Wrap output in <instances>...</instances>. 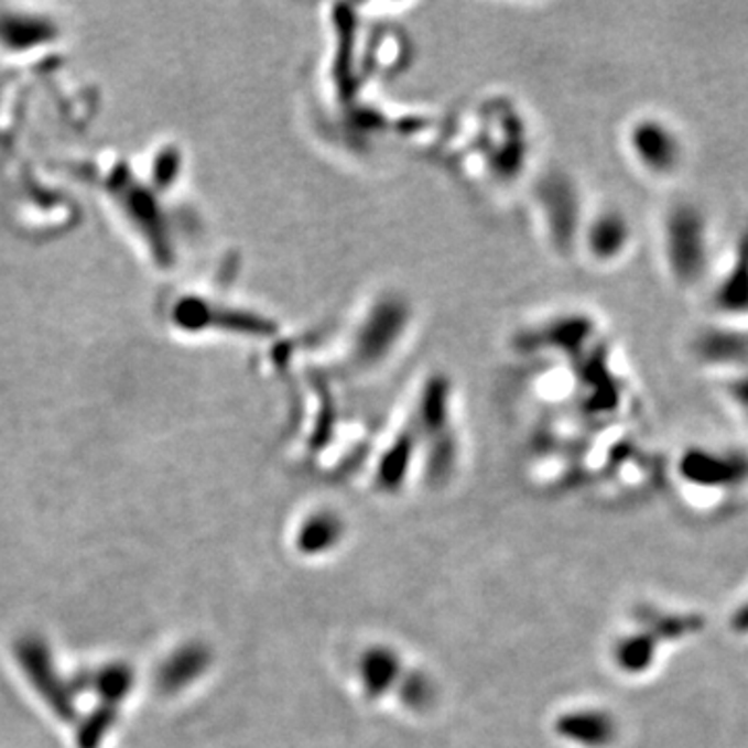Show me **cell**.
Returning a JSON list of instances; mask_svg holds the SVG:
<instances>
[{"instance_id":"obj_1","label":"cell","mask_w":748,"mask_h":748,"mask_svg":"<svg viewBox=\"0 0 748 748\" xmlns=\"http://www.w3.org/2000/svg\"><path fill=\"white\" fill-rule=\"evenodd\" d=\"M665 254L670 271L684 285L703 279L709 264L707 220L693 204H677L665 220Z\"/></svg>"},{"instance_id":"obj_2","label":"cell","mask_w":748,"mask_h":748,"mask_svg":"<svg viewBox=\"0 0 748 748\" xmlns=\"http://www.w3.org/2000/svg\"><path fill=\"white\" fill-rule=\"evenodd\" d=\"M630 148L644 171L668 177L682 165L684 148L674 129L659 119H642L630 129Z\"/></svg>"},{"instance_id":"obj_3","label":"cell","mask_w":748,"mask_h":748,"mask_svg":"<svg viewBox=\"0 0 748 748\" xmlns=\"http://www.w3.org/2000/svg\"><path fill=\"white\" fill-rule=\"evenodd\" d=\"M694 354L705 365L747 370L748 329L712 327V329L701 330V335L694 342Z\"/></svg>"},{"instance_id":"obj_4","label":"cell","mask_w":748,"mask_h":748,"mask_svg":"<svg viewBox=\"0 0 748 748\" xmlns=\"http://www.w3.org/2000/svg\"><path fill=\"white\" fill-rule=\"evenodd\" d=\"M715 306L726 314H747L748 311V220L736 243L730 271L715 292Z\"/></svg>"},{"instance_id":"obj_5","label":"cell","mask_w":748,"mask_h":748,"mask_svg":"<svg viewBox=\"0 0 748 748\" xmlns=\"http://www.w3.org/2000/svg\"><path fill=\"white\" fill-rule=\"evenodd\" d=\"M358 674L370 698L387 694L402 677V658L391 647H370L358 661Z\"/></svg>"},{"instance_id":"obj_6","label":"cell","mask_w":748,"mask_h":748,"mask_svg":"<svg viewBox=\"0 0 748 748\" xmlns=\"http://www.w3.org/2000/svg\"><path fill=\"white\" fill-rule=\"evenodd\" d=\"M557 734L583 747H603L611 738V719L601 712L567 713L557 724Z\"/></svg>"},{"instance_id":"obj_7","label":"cell","mask_w":748,"mask_h":748,"mask_svg":"<svg viewBox=\"0 0 748 748\" xmlns=\"http://www.w3.org/2000/svg\"><path fill=\"white\" fill-rule=\"evenodd\" d=\"M628 239H630V229L621 215H616V213L603 215L590 229V248H593L590 252L603 260H611L624 252Z\"/></svg>"},{"instance_id":"obj_8","label":"cell","mask_w":748,"mask_h":748,"mask_svg":"<svg viewBox=\"0 0 748 748\" xmlns=\"http://www.w3.org/2000/svg\"><path fill=\"white\" fill-rule=\"evenodd\" d=\"M342 522L330 516V513H316V518L304 529L302 548L311 551H327V548H335L337 541L342 539Z\"/></svg>"},{"instance_id":"obj_9","label":"cell","mask_w":748,"mask_h":748,"mask_svg":"<svg viewBox=\"0 0 748 748\" xmlns=\"http://www.w3.org/2000/svg\"><path fill=\"white\" fill-rule=\"evenodd\" d=\"M726 391H728V398L731 402L748 412V368L747 370H738L734 377L726 381Z\"/></svg>"},{"instance_id":"obj_10","label":"cell","mask_w":748,"mask_h":748,"mask_svg":"<svg viewBox=\"0 0 748 748\" xmlns=\"http://www.w3.org/2000/svg\"><path fill=\"white\" fill-rule=\"evenodd\" d=\"M747 314H748V311H747Z\"/></svg>"}]
</instances>
